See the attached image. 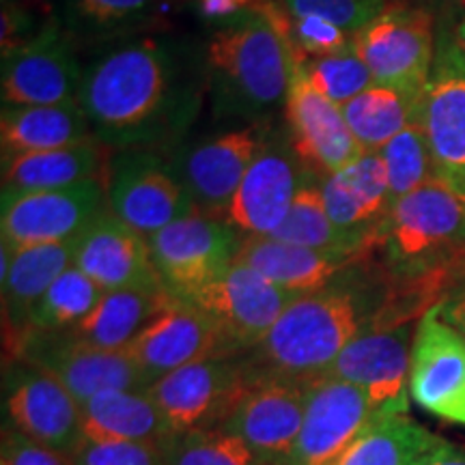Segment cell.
<instances>
[{"label": "cell", "instance_id": "cell-16", "mask_svg": "<svg viewBox=\"0 0 465 465\" xmlns=\"http://www.w3.org/2000/svg\"><path fill=\"white\" fill-rule=\"evenodd\" d=\"M284 110L291 149L311 177L323 179L339 173L364 153L349 130L341 106L311 84L298 58H293Z\"/></svg>", "mask_w": 465, "mask_h": 465}, {"label": "cell", "instance_id": "cell-7", "mask_svg": "<svg viewBox=\"0 0 465 465\" xmlns=\"http://www.w3.org/2000/svg\"><path fill=\"white\" fill-rule=\"evenodd\" d=\"M147 242L164 289L174 300H188L235 263L243 237L226 220L196 212Z\"/></svg>", "mask_w": 465, "mask_h": 465}, {"label": "cell", "instance_id": "cell-28", "mask_svg": "<svg viewBox=\"0 0 465 465\" xmlns=\"http://www.w3.org/2000/svg\"><path fill=\"white\" fill-rule=\"evenodd\" d=\"M106 151L104 143L91 141L72 147L22 153L3 158V192H42L72 188L91 179L104 182Z\"/></svg>", "mask_w": 465, "mask_h": 465}, {"label": "cell", "instance_id": "cell-34", "mask_svg": "<svg viewBox=\"0 0 465 465\" xmlns=\"http://www.w3.org/2000/svg\"><path fill=\"white\" fill-rule=\"evenodd\" d=\"M270 237L295 243V246L322 250V252L342 254L349 259H358L362 254L330 220L322 185L315 183V179H308V174L295 194L293 205H291L281 229Z\"/></svg>", "mask_w": 465, "mask_h": 465}, {"label": "cell", "instance_id": "cell-39", "mask_svg": "<svg viewBox=\"0 0 465 465\" xmlns=\"http://www.w3.org/2000/svg\"><path fill=\"white\" fill-rule=\"evenodd\" d=\"M289 17H317L356 37L392 0H281Z\"/></svg>", "mask_w": 465, "mask_h": 465}, {"label": "cell", "instance_id": "cell-33", "mask_svg": "<svg viewBox=\"0 0 465 465\" xmlns=\"http://www.w3.org/2000/svg\"><path fill=\"white\" fill-rule=\"evenodd\" d=\"M438 435L407 414L381 416L349 446L336 465H414Z\"/></svg>", "mask_w": 465, "mask_h": 465}, {"label": "cell", "instance_id": "cell-22", "mask_svg": "<svg viewBox=\"0 0 465 465\" xmlns=\"http://www.w3.org/2000/svg\"><path fill=\"white\" fill-rule=\"evenodd\" d=\"M311 381L261 380L224 429L246 441L263 465H287L304 422Z\"/></svg>", "mask_w": 465, "mask_h": 465}, {"label": "cell", "instance_id": "cell-1", "mask_svg": "<svg viewBox=\"0 0 465 465\" xmlns=\"http://www.w3.org/2000/svg\"><path fill=\"white\" fill-rule=\"evenodd\" d=\"M78 102L106 147L151 144L185 114L179 63L162 39H125L93 58Z\"/></svg>", "mask_w": 465, "mask_h": 465}, {"label": "cell", "instance_id": "cell-4", "mask_svg": "<svg viewBox=\"0 0 465 465\" xmlns=\"http://www.w3.org/2000/svg\"><path fill=\"white\" fill-rule=\"evenodd\" d=\"M373 250L403 282L438 287L446 272L463 265L465 203L433 179L394 203L366 252Z\"/></svg>", "mask_w": 465, "mask_h": 465}, {"label": "cell", "instance_id": "cell-35", "mask_svg": "<svg viewBox=\"0 0 465 465\" xmlns=\"http://www.w3.org/2000/svg\"><path fill=\"white\" fill-rule=\"evenodd\" d=\"M100 284L72 265L52 282L45 295L33 308L28 332H65L83 323L104 298Z\"/></svg>", "mask_w": 465, "mask_h": 465}, {"label": "cell", "instance_id": "cell-3", "mask_svg": "<svg viewBox=\"0 0 465 465\" xmlns=\"http://www.w3.org/2000/svg\"><path fill=\"white\" fill-rule=\"evenodd\" d=\"M293 69L289 28L261 11L220 25L205 48L213 113L257 119L287 100Z\"/></svg>", "mask_w": 465, "mask_h": 465}, {"label": "cell", "instance_id": "cell-27", "mask_svg": "<svg viewBox=\"0 0 465 465\" xmlns=\"http://www.w3.org/2000/svg\"><path fill=\"white\" fill-rule=\"evenodd\" d=\"M83 438L97 444L136 441L171 446L174 433L147 391H110L80 405Z\"/></svg>", "mask_w": 465, "mask_h": 465}, {"label": "cell", "instance_id": "cell-32", "mask_svg": "<svg viewBox=\"0 0 465 465\" xmlns=\"http://www.w3.org/2000/svg\"><path fill=\"white\" fill-rule=\"evenodd\" d=\"M158 0H63L61 26L78 42L132 39L147 25Z\"/></svg>", "mask_w": 465, "mask_h": 465}, {"label": "cell", "instance_id": "cell-9", "mask_svg": "<svg viewBox=\"0 0 465 465\" xmlns=\"http://www.w3.org/2000/svg\"><path fill=\"white\" fill-rule=\"evenodd\" d=\"M416 325L414 322H375L342 349L322 377L358 386L380 416L407 414Z\"/></svg>", "mask_w": 465, "mask_h": 465}, {"label": "cell", "instance_id": "cell-21", "mask_svg": "<svg viewBox=\"0 0 465 465\" xmlns=\"http://www.w3.org/2000/svg\"><path fill=\"white\" fill-rule=\"evenodd\" d=\"M306 174L289 138L287 144L263 141L224 220L243 235H274L287 218Z\"/></svg>", "mask_w": 465, "mask_h": 465}, {"label": "cell", "instance_id": "cell-40", "mask_svg": "<svg viewBox=\"0 0 465 465\" xmlns=\"http://www.w3.org/2000/svg\"><path fill=\"white\" fill-rule=\"evenodd\" d=\"M72 457L75 465H171V446L83 440Z\"/></svg>", "mask_w": 465, "mask_h": 465}, {"label": "cell", "instance_id": "cell-30", "mask_svg": "<svg viewBox=\"0 0 465 465\" xmlns=\"http://www.w3.org/2000/svg\"><path fill=\"white\" fill-rule=\"evenodd\" d=\"M173 302L174 298L166 289L106 291L95 311L67 332L93 347L119 351Z\"/></svg>", "mask_w": 465, "mask_h": 465}, {"label": "cell", "instance_id": "cell-19", "mask_svg": "<svg viewBox=\"0 0 465 465\" xmlns=\"http://www.w3.org/2000/svg\"><path fill=\"white\" fill-rule=\"evenodd\" d=\"M3 405L9 427L52 450L72 455L84 440L80 403L37 366L25 362L9 371Z\"/></svg>", "mask_w": 465, "mask_h": 465}, {"label": "cell", "instance_id": "cell-44", "mask_svg": "<svg viewBox=\"0 0 465 465\" xmlns=\"http://www.w3.org/2000/svg\"><path fill=\"white\" fill-rule=\"evenodd\" d=\"M414 465H465V449L438 438Z\"/></svg>", "mask_w": 465, "mask_h": 465}, {"label": "cell", "instance_id": "cell-10", "mask_svg": "<svg viewBox=\"0 0 465 465\" xmlns=\"http://www.w3.org/2000/svg\"><path fill=\"white\" fill-rule=\"evenodd\" d=\"M106 185L91 179L72 188L3 192V246L22 250L75 240L108 207Z\"/></svg>", "mask_w": 465, "mask_h": 465}, {"label": "cell", "instance_id": "cell-29", "mask_svg": "<svg viewBox=\"0 0 465 465\" xmlns=\"http://www.w3.org/2000/svg\"><path fill=\"white\" fill-rule=\"evenodd\" d=\"M91 138H95V134H91V124L80 102L56 106H3V158L72 147Z\"/></svg>", "mask_w": 465, "mask_h": 465}, {"label": "cell", "instance_id": "cell-43", "mask_svg": "<svg viewBox=\"0 0 465 465\" xmlns=\"http://www.w3.org/2000/svg\"><path fill=\"white\" fill-rule=\"evenodd\" d=\"M261 0H196L199 15L213 25H226L248 11H257Z\"/></svg>", "mask_w": 465, "mask_h": 465}, {"label": "cell", "instance_id": "cell-37", "mask_svg": "<svg viewBox=\"0 0 465 465\" xmlns=\"http://www.w3.org/2000/svg\"><path fill=\"white\" fill-rule=\"evenodd\" d=\"M300 63L311 84L336 106L351 102L353 97L375 84L356 45L339 52V54L306 58Z\"/></svg>", "mask_w": 465, "mask_h": 465}, {"label": "cell", "instance_id": "cell-20", "mask_svg": "<svg viewBox=\"0 0 465 465\" xmlns=\"http://www.w3.org/2000/svg\"><path fill=\"white\" fill-rule=\"evenodd\" d=\"M265 136L254 127H242L196 143L174 162L171 171L188 190L196 212L226 218L232 199Z\"/></svg>", "mask_w": 465, "mask_h": 465}, {"label": "cell", "instance_id": "cell-23", "mask_svg": "<svg viewBox=\"0 0 465 465\" xmlns=\"http://www.w3.org/2000/svg\"><path fill=\"white\" fill-rule=\"evenodd\" d=\"M74 265L104 291L164 289L147 237L116 218L110 207L75 237Z\"/></svg>", "mask_w": 465, "mask_h": 465}, {"label": "cell", "instance_id": "cell-47", "mask_svg": "<svg viewBox=\"0 0 465 465\" xmlns=\"http://www.w3.org/2000/svg\"><path fill=\"white\" fill-rule=\"evenodd\" d=\"M444 28H446V26H444ZM446 31H449V33L452 35V39H455V44L459 45V50H461L463 56H465V20L459 22L457 26L446 28Z\"/></svg>", "mask_w": 465, "mask_h": 465}, {"label": "cell", "instance_id": "cell-6", "mask_svg": "<svg viewBox=\"0 0 465 465\" xmlns=\"http://www.w3.org/2000/svg\"><path fill=\"white\" fill-rule=\"evenodd\" d=\"M254 386L242 356L207 358L173 371L147 388L174 438L224 427Z\"/></svg>", "mask_w": 465, "mask_h": 465}, {"label": "cell", "instance_id": "cell-11", "mask_svg": "<svg viewBox=\"0 0 465 465\" xmlns=\"http://www.w3.org/2000/svg\"><path fill=\"white\" fill-rule=\"evenodd\" d=\"M295 300L298 295L276 287L252 267L235 261L216 281L182 302L205 312L224 334L232 351L242 356L270 334Z\"/></svg>", "mask_w": 465, "mask_h": 465}, {"label": "cell", "instance_id": "cell-15", "mask_svg": "<svg viewBox=\"0 0 465 465\" xmlns=\"http://www.w3.org/2000/svg\"><path fill=\"white\" fill-rule=\"evenodd\" d=\"M410 397L427 414L465 427V339L441 319L438 304L418 319Z\"/></svg>", "mask_w": 465, "mask_h": 465}, {"label": "cell", "instance_id": "cell-14", "mask_svg": "<svg viewBox=\"0 0 465 465\" xmlns=\"http://www.w3.org/2000/svg\"><path fill=\"white\" fill-rule=\"evenodd\" d=\"M106 196L110 212L147 240L168 224L196 213L183 183L158 155L144 149L124 151L113 162Z\"/></svg>", "mask_w": 465, "mask_h": 465}, {"label": "cell", "instance_id": "cell-42", "mask_svg": "<svg viewBox=\"0 0 465 465\" xmlns=\"http://www.w3.org/2000/svg\"><path fill=\"white\" fill-rule=\"evenodd\" d=\"M45 25V22H44ZM44 25H37L31 11L17 0H3V56L22 45H26L42 31Z\"/></svg>", "mask_w": 465, "mask_h": 465}, {"label": "cell", "instance_id": "cell-24", "mask_svg": "<svg viewBox=\"0 0 465 465\" xmlns=\"http://www.w3.org/2000/svg\"><path fill=\"white\" fill-rule=\"evenodd\" d=\"M322 194L336 229L366 254L375 231L391 212V182L381 153H362L322 179Z\"/></svg>", "mask_w": 465, "mask_h": 465}, {"label": "cell", "instance_id": "cell-13", "mask_svg": "<svg viewBox=\"0 0 465 465\" xmlns=\"http://www.w3.org/2000/svg\"><path fill=\"white\" fill-rule=\"evenodd\" d=\"M84 69L75 42L56 17L26 45L3 56V106H56L78 102Z\"/></svg>", "mask_w": 465, "mask_h": 465}, {"label": "cell", "instance_id": "cell-17", "mask_svg": "<svg viewBox=\"0 0 465 465\" xmlns=\"http://www.w3.org/2000/svg\"><path fill=\"white\" fill-rule=\"evenodd\" d=\"M377 418L358 386L319 377L308 386L304 422L287 465H336Z\"/></svg>", "mask_w": 465, "mask_h": 465}, {"label": "cell", "instance_id": "cell-45", "mask_svg": "<svg viewBox=\"0 0 465 465\" xmlns=\"http://www.w3.org/2000/svg\"><path fill=\"white\" fill-rule=\"evenodd\" d=\"M418 5L431 11L435 20H440L446 28L457 26L465 20V0H418Z\"/></svg>", "mask_w": 465, "mask_h": 465}, {"label": "cell", "instance_id": "cell-48", "mask_svg": "<svg viewBox=\"0 0 465 465\" xmlns=\"http://www.w3.org/2000/svg\"><path fill=\"white\" fill-rule=\"evenodd\" d=\"M17 3H25V0H17Z\"/></svg>", "mask_w": 465, "mask_h": 465}, {"label": "cell", "instance_id": "cell-2", "mask_svg": "<svg viewBox=\"0 0 465 465\" xmlns=\"http://www.w3.org/2000/svg\"><path fill=\"white\" fill-rule=\"evenodd\" d=\"M391 291L339 281L289 304L270 334L243 353L254 383L315 381L353 339L371 328L391 302Z\"/></svg>", "mask_w": 465, "mask_h": 465}, {"label": "cell", "instance_id": "cell-25", "mask_svg": "<svg viewBox=\"0 0 465 465\" xmlns=\"http://www.w3.org/2000/svg\"><path fill=\"white\" fill-rule=\"evenodd\" d=\"M74 242L9 250L3 246V322L5 347L17 360L28 334L33 308L63 272L74 265Z\"/></svg>", "mask_w": 465, "mask_h": 465}, {"label": "cell", "instance_id": "cell-26", "mask_svg": "<svg viewBox=\"0 0 465 465\" xmlns=\"http://www.w3.org/2000/svg\"><path fill=\"white\" fill-rule=\"evenodd\" d=\"M235 261L252 267L276 287L302 298L332 284L341 272L356 259L295 246L276 237L243 235Z\"/></svg>", "mask_w": 465, "mask_h": 465}, {"label": "cell", "instance_id": "cell-5", "mask_svg": "<svg viewBox=\"0 0 465 465\" xmlns=\"http://www.w3.org/2000/svg\"><path fill=\"white\" fill-rule=\"evenodd\" d=\"M435 22L431 11L418 3L392 0L353 37L375 84L420 100L438 54Z\"/></svg>", "mask_w": 465, "mask_h": 465}, {"label": "cell", "instance_id": "cell-36", "mask_svg": "<svg viewBox=\"0 0 465 465\" xmlns=\"http://www.w3.org/2000/svg\"><path fill=\"white\" fill-rule=\"evenodd\" d=\"M380 153L391 182L392 205L435 179L431 151L420 124L407 125Z\"/></svg>", "mask_w": 465, "mask_h": 465}, {"label": "cell", "instance_id": "cell-31", "mask_svg": "<svg viewBox=\"0 0 465 465\" xmlns=\"http://www.w3.org/2000/svg\"><path fill=\"white\" fill-rule=\"evenodd\" d=\"M418 106L420 100L373 84L342 104L341 113L364 153H380L407 125L418 124Z\"/></svg>", "mask_w": 465, "mask_h": 465}, {"label": "cell", "instance_id": "cell-38", "mask_svg": "<svg viewBox=\"0 0 465 465\" xmlns=\"http://www.w3.org/2000/svg\"><path fill=\"white\" fill-rule=\"evenodd\" d=\"M171 465H263L240 435L207 429L179 435L171 444Z\"/></svg>", "mask_w": 465, "mask_h": 465}, {"label": "cell", "instance_id": "cell-18", "mask_svg": "<svg viewBox=\"0 0 465 465\" xmlns=\"http://www.w3.org/2000/svg\"><path fill=\"white\" fill-rule=\"evenodd\" d=\"M124 351L151 386L173 371L207 358L237 356L224 334L205 312L174 300Z\"/></svg>", "mask_w": 465, "mask_h": 465}, {"label": "cell", "instance_id": "cell-12", "mask_svg": "<svg viewBox=\"0 0 465 465\" xmlns=\"http://www.w3.org/2000/svg\"><path fill=\"white\" fill-rule=\"evenodd\" d=\"M17 360L37 366L67 388L78 401L110 391H147L149 383L141 369L124 349L93 347L72 332H28Z\"/></svg>", "mask_w": 465, "mask_h": 465}, {"label": "cell", "instance_id": "cell-8", "mask_svg": "<svg viewBox=\"0 0 465 465\" xmlns=\"http://www.w3.org/2000/svg\"><path fill=\"white\" fill-rule=\"evenodd\" d=\"M418 124L427 134L435 182L465 203V56L446 28L420 95Z\"/></svg>", "mask_w": 465, "mask_h": 465}, {"label": "cell", "instance_id": "cell-46", "mask_svg": "<svg viewBox=\"0 0 465 465\" xmlns=\"http://www.w3.org/2000/svg\"><path fill=\"white\" fill-rule=\"evenodd\" d=\"M440 315L446 323H450L459 334L465 339V291H459L455 295L440 300Z\"/></svg>", "mask_w": 465, "mask_h": 465}, {"label": "cell", "instance_id": "cell-41", "mask_svg": "<svg viewBox=\"0 0 465 465\" xmlns=\"http://www.w3.org/2000/svg\"><path fill=\"white\" fill-rule=\"evenodd\" d=\"M0 455L3 465H75L72 455L37 444L14 427H5Z\"/></svg>", "mask_w": 465, "mask_h": 465}]
</instances>
